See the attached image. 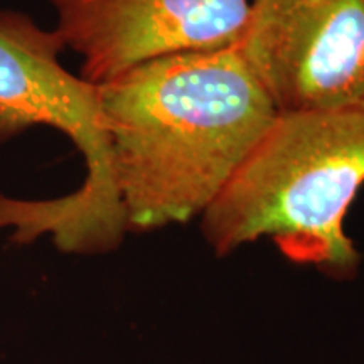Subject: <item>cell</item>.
Here are the masks:
<instances>
[{"label": "cell", "mask_w": 364, "mask_h": 364, "mask_svg": "<svg viewBox=\"0 0 364 364\" xmlns=\"http://www.w3.org/2000/svg\"><path fill=\"white\" fill-rule=\"evenodd\" d=\"M98 88L129 231L201 216L277 117L236 46L152 59Z\"/></svg>", "instance_id": "obj_1"}, {"label": "cell", "mask_w": 364, "mask_h": 364, "mask_svg": "<svg viewBox=\"0 0 364 364\" xmlns=\"http://www.w3.org/2000/svg\"><path fill=\"white\" fill-rule=\"evenodd\" d=\"M364 184V102L277 113L230 184L201 215L225 255L268 236L289 260L353 279L359 253L344 221Z\"/></svg>", "instance_id": "obj_2"}, {"label": "cell", "mask_w": 364, "mask_h": 364, "mask_svg": "<svg viewBox=\"0 0 364 364\" xmlns=\"http://www.w3.org/2000/svg\"><path fill=\"white\" fill-rule=\"evenodd\" d=\"M65 49L54 27L19 9H0V144L49 127L66 135L85 162L81 184L61 198L0 194V228H12L19 241L51 235L66 253L110 252L129 230L113 181L100 88L66 70Z\"/></svg>", "instance_id": "obj_3"}, {"label": "cell", "mask_w": 364, "mask_h": 364, "mask_svg": "<svg viewBox=\"0 0 364 364\" xmlns=\"http://www.w3.org/2000/svg\"><path fill=\"white\" fill-rule=\"evenodd\" d=\"M236 48L277 113L364 102V0H252Z\"/></svg>", "instance_id": "obj_4"}, {"label": "cell", "mask_w": 364, "mask_h": 364, "mask_svg": "<svg viewBox=\"0 0 364 364\" xmlns=\"http://www.w3.org/2000/svg\"><path fill=\"white\" fill-rule=\"evenodd\" d=\"M54 31L103 85L152 59L233 48L252 0H48Z\"/></svg>", "instance_id": "obj_5"}]
</instances>
